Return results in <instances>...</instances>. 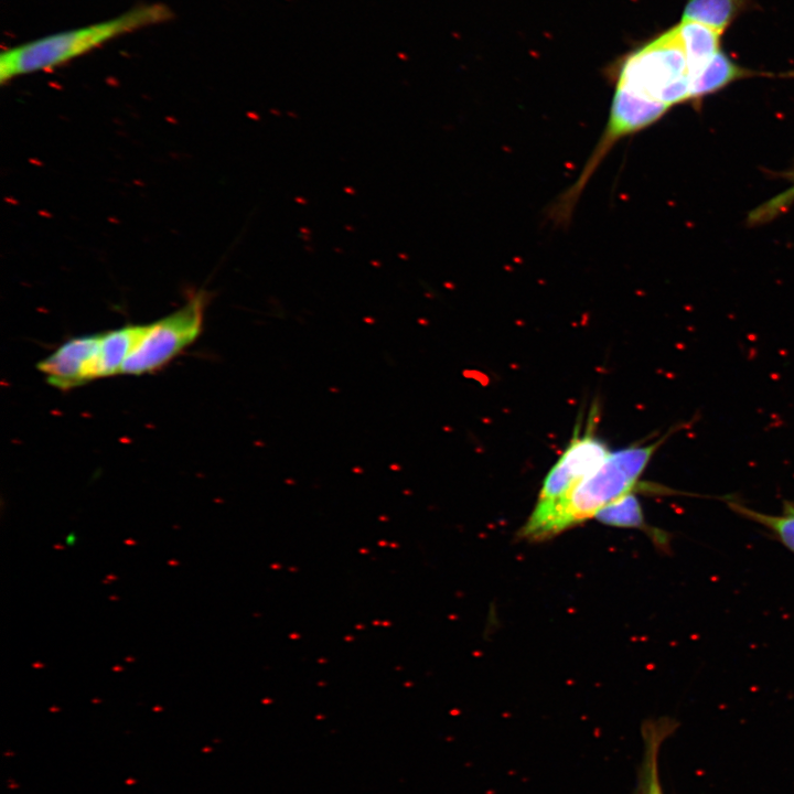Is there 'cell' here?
Returning <instances> with one entry per match:
<instances>
[{"label": "cell", "instance_id": "1", "mask_svg": "<svg viewBox=\"0 0 794 794\" xmlns=\"http://www.w3.org/2000/svg\"><path fill=\"white\" fill-rule=\"evenodd\" d=\"M642 446L610 452L590 474L580 480L561 500L540 514H530L519 530L521 538H550L581 522L593 518L604 506L631 493L653 454L669 437Z\"/></svg>", "mask_w": 794, "mask_h": 794}, {"label": "cell", "instance_id": "2", "mask_svg": "<svg viewBox=\"0 0 794 794\" xmlns=\"http://www.w3.org/2000/svg\"><path fill=\"white\" fill-rule=\"evenodd\" d=\"M173 18L164 3H143L111 19L47 34L2 52L0 82L45 72L75 60L119 36L161 24Z\"/></svg>", "mask_w": 794, "mask_h": 794}, {"label": "cell", "instance_id": "3", "mask_svg": "<svg viewBox=\"0 0 794 794\" xmlns=\"http://www.w3.org/2000/svg\"><path fill=\"white\" fill-rule=\"evenodd\" d=\"M615 85L668 107L690 98L688 63L677 28L625 56L616 68Z\"/></svg>", "mask_w": 794, "mask_h": 794}, {"label": "cell", "instance_id": "4", "mask_svg": "<svg viewBox=\"0 0 794 794\" xmlns=\"http://www.w3.org/2000/svg\"><path fill=\"white\" fill-rule=\"evenodd\" d=\"M204 292L193 293L179 310L150 323L149 331L121 367L124 374L153 372L192 344L202 331Z\"/></svg>", "mask_w": 794, "mask_h": 794}, {"label": "cell", "instance_id": "5", "mask_svg": "<svg viewBox=\"0 0 794 794\" xmlns=\"http://www.w3.org/2000/svg\"><path fill=\"white\" fill-rule=\"evenodd\" d=\"M593 416L582 436L578 429L556 464L547 473L532 514H540L561 500L580 480L609 455L607 444L593 433Z\"/></svg>", "mask_w": 794, "mask_h": 794}, {"label": "cell", "instance_id": "6", "mask_svg": "<svg viewBox=\"0 0 794 794\" xmlns=\"http://www.w3.org/2000/svg\"><path fill=\"white\" fill-rule=\"evenodd\" d=\"M101 334L76 336L39 362L37 369L50 385L69 389L101 377Z\"/></svg>", "mask_w": 794, "mask_h": 794}, {"label": "cell", "instance_id": "7", "mask_svg": "<svg viewBox=\"0 0 794 794\" xmlns=\"http://www.w3.org/2000/svg\"><path fill=\"white\" fill-rule=\"evenodd\" d=\"M150 324L126 325L101 334L99 361L101 377L121 372L126 360L149 331Z\"/></svg>", "mask_w": 794, "mask_h": 794}, {"label": "cell", "instance_id": "8", "mask_svg": "<svg viewBox=\"0 0 794 794\" xmlns=\"http://www.w3.org/2000/svg\"><path fill=\"white\" fill-rule=\"evenodd\" d=\"M676 28L686 53L689 78H691L720 51L722 33L689 21H680Z\"/></svg>", "mask_w": 794, "mask_h": 794}, {"label": "cell", "instance_id": "9", "mask_svg": "<svg viewBox=\"0 0 794 794\" xmlns=\"http://www.w3.org/2000/svg\"><path fill=\"white\" fill-rule=\"evenodd\" d=\"M593 518L609 526L645 530L651 535L655 544L662 547L668 545V536L664 532L653 529L646 525L642 506L633 492L604 506Z\"/></svg>", "mask_w": 794, "mask_h": 794}, {"label": "cell", "instance_id": "10", "mask_svg": "<svg viewBox=\"0 0 794 794\" xmlns=\"http://www.w3.org/2000/svg\"><path fill=\"white\" fill-rule=\"evenodd\" d=\"M749 73L719 51L696 75L690 78V98L716 92Z\"/></svg>", "mask_w": 794, "mask_h": 794}, {"label": "cell", "instance_id": "11", "mask_svg": "<svg viewBox=\"0 0 794 794\" xmlns=\"http://www.w3.org/2000/svg\"><path fill=\"white\" fill-rule=\"evenodd\" d=\"M726 503L733 513L769 529L794 554V502L784 501L781 513L776 515L753 509L733 498L727 497Z\"/></svg>", "mask_w": 794, "mask_h": 794}, {"label": "cell", "instance_id": "12", "mask_svg": "<svg viewBox=\"0 0 794 794\" xmlns=\"http://www.w3.org/2000/svg\"><path fill=\"white\" fill-rule=\"evenodd\" d=\"M740 8L741 0H688L682 21L696 22L723 33Z\"/></svg>", "mask_w": 794, "mask_h": 794}, {"label": "cell", "instance_id": "13", "mask_svg": "<svg viewBox=\"0 0 794 794\" xmlns=\"http://www.w3.org/2000/svg\"><path fill=\"white\" fill-rule=\"evenodd\" d=\"M670 722H653L645 729L646 753L643 794H663L658 780L657 754L666 733L672 730Z\"/></svg>", "mask_w": 794, "mask_h": 794}, {"label": "cell", "instance_id": "14", "mask_svg": "<svg viewBox=\"0 0 794 794\" xmlns=\"http://www.w3.org/2000/svg\"><path fill=\"white\" fill-rule=\"evenodd\" d=\"M76 541H77V537L74 532H69L64 538V543L68 547H73L76 544Z\"/></svg>", "mask_w": 794, "mask_h": 794}]
</instances>
